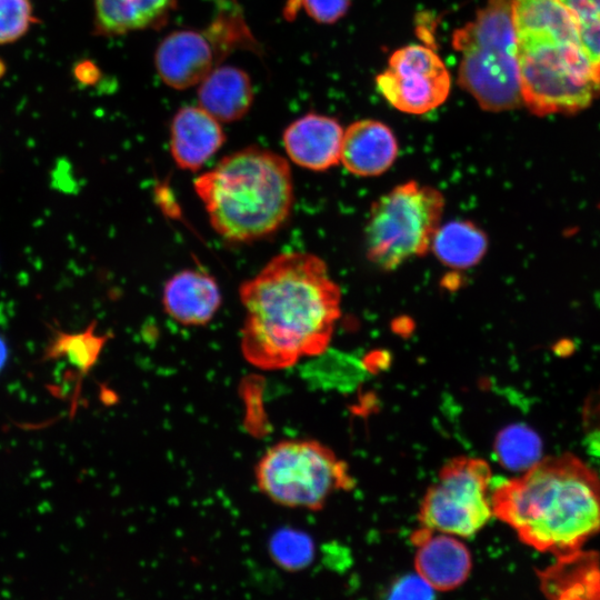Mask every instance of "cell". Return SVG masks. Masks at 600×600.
<instances>
[{
  "instance_id": "obj_1",
  "label": "cell",
  "mask_w": 600,
  "mask_h": 600,
  "mask_svg": "<svg viewBox=\"0 0 600 600\" xmlns=\"http://www.w3.org/2000/svg\"><path fill=\"white\" fill-rule=\"evenodd\" d=\"M241 351L252 366L284 369L322 353L341 314L340 287L326 262L307 252L273 257L239 288Z\"/></svg>"
},
{
  "instance_id": "obj_2",
  "label": "cell",
  "mask_w": 600,
  "mask_h": 600,
  "mask_svg": "<svg viewBox=\"0 0 600 600\" xmlns=\"http://www.w3.org/2000/svg\"><path fill=\"white\" fill-rule=\"evenodd\" d=\"M492 513L519 539L561 556L600 531V479L570 453L541 459L522 477L501 480L490 494Z\"/></svg>"
},
{
  "instance_id": "obj_3",
  "label": "cell",
  "mask_w": 600,
  "mask_h": 600,
  "mask_svg": "<svg viewBox=\"0 0 600 600\" xmlns=\"http://www.w3.org/2000/svg\"><path fill=\"white\" fill-rule=\"evenodd\" d=\"M194 190L213 230L233 243L274 234L288 221L294 201L287 159L256 146L223 157L194 180Z\"/></svg>"
},
{
  "instance_id": "obj_4",
  "label": "cell",
  "mask_w": 600,
  "mask_h": 600,
  "mask_svg": "<svg viewBox=\"0 0 600 600\" xmlns=\"http://www.w3.org/2000/svg\"><path fill=\"white\" fill-rule=\"evenodd\" d=\"M458 83L487 111H506L522 102L517 36L511 0H488L474 19L457 29Z\"/></svg>"
},
{
  "instance_id": "obj_5",
  "label": "cell",
  "mask_w": 600,
  "mask_h": 600,
  "mask_svg": "<svg viewBox=\"0 0 600 600\" xmlns=\"http://www.w3.org/2000/svg\"><path fill=\"white\" fill-rule=\"evenodd\" d=\"M523 102L538 116L572 113L600 94V67L580 39L516 33Z\"/></svg>"
},
{
  "instance_id": "obj_6",
  "label": "cell",
  "mask_w": 600,
  "mask_h": 600,
  "mask_svg": "<svg viewBox=\"0 0 600 600\" xmlns=\"http://www.w3.org/2000/svg\"><path fill=\"white\" fill-rule=\"evenodd\" d=\"M446 199L431 186L407 181L377 199L364 227L368 259L391 271L431 250Z\"/></svg>"
},
{
  "instance_id": "obj_7",
  "label": "cell",
  "mask_w": 600,
  "mask_h": 600,
  "mask_svg": "<svg viewBox=\"0 0 600 600\" xmlns=\"http://www.w3.org/2000/svg\"><path fill=\"white\" fill-rule=\"evenodd\" d=\"M259 489L273 502L318 510L338 490L353 487L347 464L314 440H284L272 446L256 467Z\"/></svg>"
},
{
  "instance_id": "obj_8",
  "label": "cell",
  "mask_w": 600,
  "mask_h": 600,
  "mask_svg": "<svg viewBox=\"0 0 600 600\" xmlns=\"http://www.w3.org/2000/svg\"><path fill=\"white\" fill-rule=\"evenodd\" d=\"M491 470L480 458L458 457L440 470L419 509L422 527L468 538L493 516L490 501Z\"/></svg>"
},
{
  "instance_id": "obj_9",
  "label": "cell",
  "mask_w": 600,
  "mask_h": 600,
  "mask_svg": "<svg viewBox=\"0 0 600 600\" xmlns=\"http://www.w3.org/2000/svg\"><path fill=\"white\" fill-rule=\"evenodd\" d=\"M246 36L236 18L217 10L203 29H180L158 44L154 66L170 88L184 90L199 84L231 53L243 50Z\"/></svg>"
},
{
  "instance_id": "obj_10",
  "label": "cell",
  "mask_w": 600,
  "mask_h": 600,
  "mask_svg": "<svg viewBox=\"0 0 600 600\" xmlns=\"http://www.w3.org/2000/svg\"><path fill=\"white\" fill-rule=\"evenodd\" d=\"M381 96L399 111L422 114L441 106L451 89L444 62L431 48L408 44L396 50L376 77Z\"/></svg>"
},
{
  "instance_id": "obj_11",
  "label": "cell",
  "mask_w": 600,
  "mask_h": 600,
  "mask_svg": "<svg viewBox=\"0 0 600 600\" xmlns=\"http://www.w3.org/2000/svg\"><path fill=\"white\" fill-rule=\"evenodd\" d=\"M418 546L414 567L436 591L460 587L469 577L472 560L469 549L457 536L424 527L413 533Z\"/></svg>"
},
{
  "instance_id": "obj_12",
  "label": "cell",
  "mask_w": 600,
  "mask_h": 600,
  "mask_svg": "<svg viewBox=\"0 0 600 600\" xmlns=\"http://www.w3.org/2000/svg\"><path fill=\"white\" fill-rule=\"evenodd\" d=\"M344 130L328 116L308 113L283 132L284 150L292 162L312 171H324L341 159Z\"/></svg>"
},
{
  "instance_id": "obj_13",
  "label": "cell",
  "mask_w": 600,
  "mask_h": 600,
  "mask_svg": "<svg viewBox=\"0 0 600 600\" xmlns=\"http://www.w3.org/2000/svg\"><path fill=\"white\" fill-rule=\"evenodd\" d=\"M226 139L221 122L201 107L180 108L170 124V153L183 170H199Z\"/></svg>"
},
{
  "instance_id": "obj_14",
  "label": "cell",
  "mask_w": 600,
  "mask_h": 600,
  "mask_svg": "<svg viewBox=\"0 0 600 600\" xmlns=\"http://www.w3.org/2000/svg\"><path fill=\"white\" fill-rule=\"evenodd\" d=\"M216 279L196 269H184L170 277L162 294L166 313L176 322L199 327L209 323L221 306Z\"/></svg>"
},
{
  "instance_id": "obj_15",
  "label": "cell",
  "mask_w": 600,
  "mask_h": 600,
  "mask_svg": "<svg viewBox=\"0 0 600 600\" xmlns=\"http://www.w3.org/2000/svg\"><path fill=\"white\" fill-rule=\"evenodd\" d=\"M397 156V138L381 121L359 120L343 132L340 161L354 176L378 177L392 167Z\"/></svg>"
},
{
  "instance_id": "obj_16",
  "label": "cell",
  "mask_w": 600,
  "mask_h": 600,
  "mask_svg": "<svg viewBox=\"0 0 600 600\" xmlns=\"http://www.w3.org/2000/svg\"><path fill=\"white\" fill-rule=\"evenodd\" d=\"M253 98L249 74L233 66H218L198 88L199 107L220 122L242 119L251 109Z\"/></svg>"
},
{
  "instance_id": "obj_17",
  "label": "cell",
  "mask_w": 600,
  "mask_h": 600,
  "mask_svg": "<svg viewBox=\"0 0 600 600\" xmlns=\"http://www.w3.org/2000/svg\"><path fill=\"white\" fill-rule=\"evenodd\" d=\"M541 590L549 598L599 599L600 561L593 551L581 549L557 557L539 573Z\"/></svg>"
},
{
  "instance_id": "obj_18",
  "label": "cell",
  "mask_w": 600,
  "mask_h": 600,
  "mask_svg": "<svg viewBox=\"0 0 600 600\" xmlns=\"http://www.w3.org/2000/svg\"><path fill=\"white\" fill-rule=\"evenodd\" d=\"M488 249L482 229L469 220H452L438 228L431 250L440 262L453 269H468L481 261Z\"/></svg>"
},
{
  "instance_id": "obj_19",
  "label": "cell",
  "mask_w": 600,
  "mask_h": 600,
  "mask_svg": "<svg viewBox=\"0 0 600 600\" xmlns=\"http://www.w3.org/2000/svg\"><path fill=\"white\" fill-rule=\"evenodd\" d=\"M494 454L499 463L511 471H528L542 458L539 436L524 424H511L496 437Z\"/></svg>"
},
{
  "instance_id": "obj_20",
  "label": "cell",
  "mask_w": 600,
  "mask_h": 600,
  "mask_svg": "<svg viewBox=\"0 0 600 600\" xmlns=\"http://www.w3.org/2000/svg\"><path fill=\"white\" fill-rule=\"evenodd\" d=\"M94 328L93 324L74 334L60 332L49 348V357H67L77 369L87 372L97 361L107 339L96 334Z\"/></svg>"
},
{
  "instance_id": "obj_21",
  "label": "cell",
  "mask_w": 600,
  "mask_h": 600,
  "mask_svg": "<svg viewBox=\"0 0 600 600\" xmlns=\"http://www.w3.org/2000/svg\"><path fill=\"white\" fill-rule=\"evenodd\" d=\"M270 550L274 561L291 571L308 567L314 557L312 539L294 529L279 530L271 539Z\"/></svg>"
},
{
  "instance_id": "obj_22",
  "label": "cell",
  "mask_w": 600,
  "mask_h": 600,
  "mask_svg": "<svg viewBox=\"0 0 600 600\" xmlns=\"http://www.w3.org/2000/svg\"><path fill=\"white\" fill-rule=\"evenodd\" d=\"M561 1L574 18L584 51L600 67V0Z\"/></svg>"
},
{
  "instance_id": "obj_23",
  "label": "cell",
  "mask_w": 600,
  "mask_h": 600,
  "mask_svg": "<svg viewBox=\"0 0 600 600\" xmlns=\"http://www.w3.org/2000/svg\"><path fill=\"white\" fill-rule=\"evenodd\" d=\"M38 21L30 0H0V44L18 41Z\"/></svg>"
},
{
  "instance_id": "obj_24",
  "label": "cell",
  "mask_w": 600,
  "mask_h": 600,
  "mask_svg": "<svg viewBox=\"0 0 600 600\" xmlns=\"http://www.w3.org/2000/svg\"><path fill=\"white\" fill-rule=\"evenodd\" d=\"M350 0H288L283 14L288 20L303 10L311 19L319 23H334L348 11Z\"/></svg>"
},
{
  "instance_id": "obj_25",
  "label": "cell",
  "mask_w": 600,
  "mask_h": 600,
  "mask_svg": "<svg viewBox=\"0 0 600 600\" xmlns=\"http://www.w3.org/2000/svg\"><path fill=\"white\" fill-rule=\"evenodd\" d=\"M139 30L162 27L177 7V0H124Z\"/></svg>"
},
{
  "instance_id": "obj_26",
  "label": "cell",
  "mask_w": 600,
  "mask_h": 600,
  "mask_svg": "<svg viewBox=\"0 0 600 600\" xmlns=\"http://www.w3.org/2000/svg\"><path fill=\"white\" fill-rule=\"evenodd\" d=\"M434 588L417 571L399 578L389 589L390 599H430Z\"/></svg>"
},
{
  "instance_id": "obj_27",
  "label": "cell",
  "mask_w": 600,
  "mask_h": 600,
  "mask_svg": "<svg viewBox=\"0 0 600 600\" xmlns=\"http://www.w3.org/2000/svg\"><path fill=\"white\" fill-rule=\"evenodd\" d=\"M74 76L82 83H90L96 80L98 70L92 63L83 61L76 67Z\"/></svg>"
},
{
  "instance_id": "obj_28",
  "label": "cell",
  "mask_w": 600,
  "mask_h": 600,
  "mask_svg": "<svg viewBox=\"0 0 600 600\" xmlns=\"http://www.w3.org/2000/svg\"><path fill=\"white\" fill-rule=\"evenodd\" d=\"M8 358V344L4 336L0 333V371L2 370Z\"/></svg>"
},
{
  "instance_id": "obj_29",
  "label": "cell",
  "mask_w": 600,
  "mask_h": 600,
  "mask_svg": "<svg viewBox=\"0 0 600 600\" xmlns=\"http://www.w3.org/2000/svg\"><path fill=\"white\" fill-rule=\"evenodd\" d=\"M6 63L2 59H0V79L4 76L6 73Z\"/></svg>"
},
{
  "instance_id": "obj_30",
  "label": "cell",
  "mask_w": 600,
  "mask_h": 600,
  "mask_svg": "<svg viewBox=\"0 0 600 600\" xmlns=\"http://www.w3.org/2000/svg\"><path fill=\"white\" fill-rule=\"evenodd\" d=\"M599 410H600V403H599Z\"/></svg>"
}]
</instances>
